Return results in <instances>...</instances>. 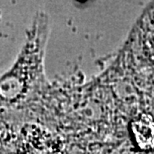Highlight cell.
<instances>
[{
    "mask_svg": "<svg viewBox=\"0 0 154 154\" xmlns=\"http://www.w3.org/2000/svg\"><path fill=\"white\" fill-rule=\"evenodd\" d=\"M47 18H36L18 60L0 77V105L16 106L24 103L44 84L43 55L47 35Z\"/></svg>",
    "mask_w": 154,
    "mask_h": 154,
    "instance_id": "6da1fadb",
    "label": "cell"
},
{
    "mask_svg": "<svg viewBox=\"0 0 154 154\" xmlns=\"http://www.w3.org/2000/svg\"><path fill=\"white\" fill-rule=\"evenodd\" d=\"M117 60L138 83L154 88V4L137 21Z\"/></svg>",
    "mask_w": 154,
    "mask_h": 154,
    "instance_id": "7a4b0ae2",
    "label": "cell"
}]
</instances>
